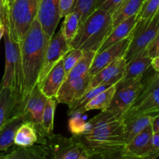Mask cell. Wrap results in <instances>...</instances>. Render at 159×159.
<instances>
[{
	"mask_svg": "<svg viewBox=\"0 0 159 159\" xmlns=\"http://www.w3.org/2000/svg\"><path fill=\"white\" fill-rule=\"evenodd\" d=\"M75 138L91 158L122 152L126 147L124 124L107 110H102L86 122L85 131Z\"/></svg>",
	"mask_w": 159,
	"mask_h": 159,
	"instance_id": "cell-1",
	"label": "cell"
},
{
	"mask_svg": "<svg viewBox=\"0 0 159 159\" xmlns=\"http://www.w3.org/2000/svg\"><path fill=\"white\" fill-rule=\"evenodd\" d=\"M50 40L51 38L43 32L37 18L20 40L23 72V99L16 114L20 113L26 97L37 85Z\"/></svg>",
	"mask_w": 159,
	"mask_h": 159,
	"instance_id": "cell-2",
	"label": "cell"
},
{
	"mask_svg": "<svg viewBox=\"0 0 159 159\" xmlns=\"http://www.w3.org/2000/svg\"><path fill=\"white\" fill-rule=\"evenodd\" d=\"M113 28L111 13L102 9H96L80 23L69 44L70 48L82 50L83 52H97Z\"/></svg>",
	"mask_w": 159,
	"mask_h": 159,
	"instance_id": "cell-3",
	"label": "cell"
},
{
	"mask_svg": "<svg viewBox=\"0 0 159 159\" xmlns=\"http://www.w3.org/2000/svg\"><path fill=\"white\" fill-rule=\"evenodd\" d=\"M3 22L5 24V33L3 37L5 43L6 64L4 75L0 82V89L8 87L13 90L16 97V106L13 115H16L21 105L23 99V72L20 57V41H16L12 38L9 31L6 13Z\"/></svg>",
	"mask_w": 159,
	"mask_h": 159,
	"instance_id": "cell-4",
	"label": "cell"
},
{
	"mask_svg": "<svg viewBox=\"0 0 159 159\" xmlns=\"http://www.w3.org/2000/svg\"><path fill=\"white\" fill-rule=\"evenodd\" d=\"M39 0H13L6 15L12 38L20 41L37 18Z\"/></svg>",
	"mask_w": 159,
	"mask_h": 159,
	"instance_id": "cell-5",
	"label": "cell"
},
{
	"mask_svg": "<svg viewBox=\"0 0 159 159\" xmlns=\"http://www.w3.org/2000/svg\"><path fill=\"white\" fill-rule=\"evenodd\" d=\"M150 113H159V73H155L142 83L132 105L123 116V124L134 118Z\"/></svg>",
	"mask_w": 159,
	"mask_h": 159,
	"instance_id": "cell-6",
	"label": "cell"
},
{
	"mask_svg": "<svg viewBox=\"0 0 159 159\" xmlns=\"http://www.w3.org/2000/svg\"><path fill=\"white\" fill-rule=\"evenodd\" d=\"M43 148L48 159H79L85 155L82 144L75 137L66 138L54 134L37 142Z\"/></svg>",
	"mask_w": 159,
	"mask_h": 159,
	"instance_id": "cell-7",
	"label": "cell"
},
{
	"mask_svg": "<svg viewBox=\"0 0 159 159\" xmlns=\"http://www.w3.org/2000/svg\"><path fill=\"white\" fill-rule=\"evenodd\" d=\"M142 78L143 76H139L135 79H121L117 82L115 85L114 94L107 111L121 120L141 90Z\"/></svg>",
	"mask_w": 159,
	"mask_h": 159,
	"instance_id": "cell-8",
	"label": "cell"
},
{
	"mask_svg": "<svg viewBox=\"0 0 159 159\" xmlns=\"http://www.w3.org/2000/svg\"><path fill=\"white\" fill-rule=\"evenodd\" d=\"M159 32V9L152 17L138 20L130 36L128 48L124 54L126 63L135 55L144 51Z\"/></svg>",
	"mask_w": 159,
	"mask_h": 159,
	"instance_id": "cell-9",
	"label": "cell"
},
{
	"mask_svg": "<svg viewBox=\"0 0 159 159\" xmlns=\"http://www.w3.org/2000/svg\"><path fill=\"white\" fill-rule=\"evenodd\" d=\"M48 97L42 93L40 86L36 85L23 102L18 114H21L26 122L34 124L39 138L43 137L42 116Z\"/></svg>",
	"mask_w": 159,
	"mask_h": 159,
	"instance_id": "cell-10",
	"label": "cell"
},
{
	"mask_svg": "<svg viewBox=\"0 0 159 159\" xmlns=\"http://www.w3.org/2000/svg\"><path fill=\"white\" fill-rule=\"evenodd\" d=\"M71 50L69 44L67 43L66 40L64 37L61 30H59L53 35L50 40L48 46L45 52L44 59L41 70L39 75L37 85H40L42 81L51 71V68L63 58L64 56Z\"/></svg>",
	"mask_w": 159,
	"mask_h": 159,
	"instance_id": "cell-11",
	"label": "cell"
},
{
	"mask_svg": "<svg viewBox=\"0 0 159 159\" xmlns=\"http://www.w3.org/2000/svg\"><path fill=\"white\" fill-rule=\"evenodd\" d=\"M61 19L60 0H39L37 20L51 39Z\"/></svg>",
	"mask_w": 159,
	"mask_h": 159,
	"instance_id": "cell-12",
	"label": "cell"
},
{
	"mask_svg": "<svg viewBox=\"0 0 159 159\" xmlns=\"http://www.w3.org/2000/svg\"><path fill=\"white\" fill-rule=\"evenodd\" d=\"M92 78L88 73L79 78L65 79L56 95V100L68 106L88 91Z\"/></svg>",
	"mask_w": 159,
	"mask_h": 159,
	"instance_id": "cell-13",
	"label": "cell"
},
{
	"mask_svg": "<svg viewBox=\"0 0 159 159\" xmlns=\"http://www.w3.org/2000/svg\"><path fill=\"white\" fill-rule=\"evenodd\" d=\"M130 36L115 43L114 45H112L111 47L104 50L102 52L96 53L89 71V74L92 76H94L102 68L114 61L116 59L124 57V54L130 44Z\"/></svg>",
	"mask_w": 159,
	"mask_h": 159,
	"instance_id": "cell-14",
	"label": "cell"
},
{
	"mask_svg": "<svg viewBox=\"0 0 159 159\" xmlns=\"http://www.w3.org/2000/svg\"><path fill=\"white\" fill-rule=\"evenodd\" d=\"M125 67L126 60L124 57L116 59L93 76L88 90L101 85H108L110 86L116 85L124 78Z\"/></svg>",
	"mask_w": 159,
	"mask_h": 159,
	"instance_id": "cell-15",
	"label": "cell"
},
{
	"mask_svg": "<svg viewBox=\"0 0 159 159\" xmlns=\"http://www.w3.org/2000/svg\"><path fill=\"white\" fill-rule=\"evenodd\" d=\"M66 79L63 60H60L48 73L41 83L38 85L42 93L48 98H55L59 89Z\"/></svg>",
	"mask_w": 159,
	"mask_h": 159,
	"instance_id": "cell-16",
	"label": "cell"
},
{
	"mask_svg": "<svg viewBox=\"0 0 159 159\" xmlns=\"http://www.w3.org/2000/svg\"><path fill=\"white\" fill-rule=\"evenodd\" d=\"M153 134L152 126L149 125L142 132L137 135L131 141L126 144L124 152L128 155L146 159L151 152Z\"/></svg>",
	"mask_w": 159,
	"mask_h": 159,
	"instance_id": "cell-17",
	"label": "cell"
},
{
	"mask_svg": "<svg viewBox=\"0 0 159 159\" xmlns=\"http://www.w3.org/2000/svg\"><path fill=\"white\" fill-rule=\"evenodd\" d=\"M137 22H138V15H135L127 19L117 26L113 27L107 38L102 43V46L96 53L102 52V51L107 49L112 45H114L115 43L130 37L136 26Z\"/></svg>",
	"mask_w": 159,
	"mask_h": 159,
	"instance_id": "cell-18",
	"label": "cell"
},
{
	"mask_svg": "<svg viewBox=\"0 0 159 159\" xmlns=\"http://www.w3.org/2000/svg\"><path fill=\"white\" fill-rule=\"evenodd\" d=\"M26 122L21 114L11 116L0 129V152H6L14 144V138L19 127Z\"/></svg>",
	"mask_w": 159,
	"mask_h": 159,
	"instance_id": "cell-19",
	"label": "cell"
},
{
	"mask_svg": "<svg viewBox=\"0 0 159 159\" xmlns=\"http://www.w3.org/2000/svg\"><path fill=\"white\" fill-rule=\"evenodd\" d=\"M152 58L148 54L146 49L132 57L126 63L124 75L122 79H135L143 76L144 73L151 67Z\"/></svg>",
	"mask_w": 159,
	"mask_h": 159,
	"instance_id": "cell-20",
	"label": "cell"
},
{
	"mask_svg": "<svg viewBox=\"0 0 159 159\" xmlns=\"http://www.w3.org/2000/svg\"><path fill=\"white\" fill-rule=\"evenodd\" d=\"M144 1L145 0H124L111 13L113 27L127 19L138 15Z\"/></svg>",
	"mask_w": 159,
	"mask_h": 159,
	"instance_id": "cell-21",
	"label": "cell"
},
{
	"mask_svg": "<svg viewBox=\"0 0 159 159\" xmlns=\"http://www.w3.org/2000/svg\"><path fill=\"white\" fill-rule=\"evenodd\" d=\"M158 113H150L142 115L124 124V137L126 144L131 141L135 137L142 132L146 127L151 125L152 119Z\"/></svg>",
	"mask_w": 159,
	"mask_h": 159,
	"instance_id": "cell-22",
	"label": "cell"
},
{
	"mask_svg": "<svg viewBox=\"0 0 159 159\" xmlns=\"http://www.w3.org/2000/svg\"><path fill=\"white\" fill-rule=\"evenodd\" d=\"M0 159H48L43 148L38 143L30 147L15 148L6 155H0Z\"/></svg>",
	"mask_w": 159,
	"mask_h": 159,
	"instance_id": "cell-23",
	"label": "cell"
},
{
	"mask_svg": "<svg viewBox=\"0 0 159 159\" xmlns=\"http://www.w3.org/2000/svg\"><path fill=\"white\" fill-rule=\"evenodd\" d=\"M15 93L10 88L0 89V129L13 116L15 109Z\"/></svg>",
	"mask_w": 159,
	"mask_h": 159,
	"instance_id": "cell-24",
	"label": "cell"
},
{
	"mask_svg": "<svg viewBox=\"0 0 159 159\" xmlns=\"http://www.w3.org/2000/svg\"><path fill=\"white\" fill-rule=\"evenodd\" d=\"M38 141V135L34 124L24 122L17 130L14 138V144L17 147H30Z\"/></svg>",
	"mask_w": 159,
	"mask_h": 159,
	"instance_id": "cell-25",
	"label": "cell"
},
{
	"mask_svg": "<svg viewBox=\"0 0 159 159\" xmlns=\"http://www.w3.org/2000/svg\"><path fill=\"white\" fill-rule=\"evenodd\" d=\"M55 98H48L43 109V116H42V130L43 137L38 140L43 138H48L54 134V118L56 108Z\"/></svg>",
	"mask_w": 159,
	"mask_h": 159,
	"instance_id": "cell-26",
	"label": "cell"
},
{
	"mask_svg": "<svg viewBox=\"0 0 159 159\" xmlns=\"http://www.w3.org/2000/svg\"><path fill=\"white\" fill-rule=\"evenodd\" d=\"M109 87H110V85H101L99 86L95 87V88L88 90L80 98L77 99L76 100L73 101L71 103H70L68 105V109H69L68 115L70 116V115L74 114V113L84 114L85 113L84 109H85V107L87 105V103L93 98H94L96 95L100 93L101 92L104 91V90L107 89Z\"/></svg>",
	"mask_w": 159,
	"mask_h": 159,
	"instance_id": "cell-27",
	"label": "cell"
},
{
	"mask_svg": "<svg viewBox=\"0 0 159 159\" xmlns=\"http://www.w3.org/2000/svg\"><path fill=\"white\" fill-rule=\"evenodd\" d=\"M115 89H116L115 85H111L107 89L96 95L85 107V109H84L85 113L93 110H107L112 102Z\"/></svg>",
	"mask_w": 159,
	"mask_h": 159,
	"instance_id": "cell-28",
	"label": "cell"
},
{
	"mask_svg": "<svg viewBox=\"0 0 159 159\" xmlns=\"http://www.w3.org/2000/svg\"><path fill=\"white\" fill-rule=\"evenodd\" d=\"M96 54V51H85V52L83 53L82 57H81L80 60L79 61V62H78V63L75 65V67H73V68H71V71L67 74L66 79H75V78H79L81 77V76L88 74Z\"/></svg>",
	"mask_w": 159,
	"mask_h": 159,
	"instance_id": "cell-29",
	"label": "cell"
},
{
	"mask_svg": "<svg viewBox=\"0 0 159 159\" xmlns=\"http://www.w3.org/2000/svg\"><path fill=\"white\" fill-rule=\"evenodd\" d=\"M79 25H80V16L75 11H71L65 16L61 30L68 44L71 43V40L75 36Z\"/></svg>",
	"mask_w": 159,
	"mask_h": 159,
	"instance_id": "cell-30",
	"label": "cell"
},
{
	"mask_svg": "<svg viewBox=\"0 0 159 159\" xmlns=\"http://www.w3.org/2000/svg\"><path fill=\"white\" fill-rule=\"evenodd\" d=\"M96 0H76L71 11L77 12L80 16V23H82L94 9Z\"/></svg>",
	"mask_w": 159,
	"mask_h": 159,
	"instance_id": "cell-31",
	"label": "cell"
},
{
	"mask_svg": "<svg viewBox=\"0 0 159 159\" xmlns=\"http://www.w3.org/2000/svg\"><path fill=\"white\" fill-rule=\"evenodd\" d=\"M81 113H74L70 115L68 120V129L74 137L82 134L85 129V117Z\"/></svg>",
	"mask_w": 159,
	"mask_h": 159,
	"instance_id": "cell-32",
	"label": "cell"
},
{
	"mask_svg": "<svg viewBox=\"0 0 159 159\" xmlns=\"http://www.w3.org/2000/svg\"><path fill=\"white\" fill-rule=\"evenodd\" d=\"M159 9V0H145L138 14V20H144L153 16Z\"/></svg>",
	"mask_w": 159,
	"mask_h": 159,
	"instance_id": "cell-33",
	"label": "cell"
},
{
	"mask_svg": "<svg viewBox=\"0 0 159 159\" xmlns=\"http://www.w3.org/2000/svg\"><path fill=\"white\" fill-rule=\"evenodd\" d=\"M83 51L79 49H71L65 56L63 57L64 68H65L66 75L71 70L73 67L79 62L81 57L83 55Z\"/></svg>",
	"mask_w": 159,
	"mask_h": 159,
	"instance_id": "cell-34",
	"label": "cell"
},
{
	"mask_svg": "<svg viewBox=\"0 0 159 159\" xmlns=\"http://www.w3.org/2000/svg\"><path fill=\"white\" fill-rule=\"evenodd\" d=\"M123 1L124 0H96L93 11L96 9H102L110 13H113Z\"/></svg>",
	"mask_w": 159,
	"mask_h": 159,
	"instance_id": "cell-35",
	"label": "cell"
},
{
	"mask_svg": "<svg viewBox=\"0 0 159 159\" xmlns=\"http://www.w3.org/2000/svg\"><path fill=\"white\" fill-rule=\"evenodd\" d=\"M148 54L151 58H154L156 56L159 55V32L158 33L155 38L149 43L146 48Z\"/></svg>",
	"mask_w": 159,
	"mask_h": 159,
	"instance_id": "cell-36",
	"label": "cell"
},
{
	"mask_svg": "<svg viewBox=\"0 0 159 159\" xmlns=\"http://www.w3.org/2000/svg\"><path fill=\"white\" fill-rule=\"evenodd\" d=\"M76 0H60V16L63 18L73 9Z\"/></svg>",
	"mask_w": 159,
	"mask_h": 159,
	"instance_id": "cell-37",
	"label": "cell"
},
{
	"mask_svg": "<svg viewBox=\"0 0 159 159\" xmlns=\"http://www.w3.org/2000/svg\"><path fill=\"white\" fill-rule=\"evenodd\" d=\"M98 159H145V158H141V157L134 156V155H128V154L122 152L113 154V155H108V156H106V157H103V158H100Z\"/></svg>",
	"mask_w": 159,
	"mask_h": 159,
	"instance_id": "cell-38",
	"label": "cell"
},
{
	"mask_svg": "<svg viewBox=\"0 0 159 159\" xmlns=\"http://www.w3.org/2000/svg\"><path fill=\"white\" fill-rule=\"evenodd\" d=\"M151 126H152L153 133L159 132V113L154 116L152 120V123H151Z\"/></svg>",
	"mask_w": 159,
	"mask_h": 159,
	"instance_id": "cell-39",
	"label": "cell"
},
{
	"mask_svg": "<svg viewBox=\"0 0 159 159\" xmlns=\"http://www.w3.org/2000/svg\"><path fill=\"white\" fill-rule=\"evenodd\" d=\"M151 66L153 68V69L155 70L156 72L159 73V55L156 56V57H155L154 58H152Z\"/></svg>",
	"mask_w": 159,
	"mask_h": 159,
	"instance_id": "cell-40",
	"label": "cell"
},
{
	"mask_svg": "<svg viewBox=\"0 0 159 159\" xmlns=\"http://www.w3.org/2000/svg\"><path fill=\"white\" fill-rule=\"evenodd\" d=\"M6 8L3 5L2 0H0V23L3 22L5 17V13H6Z\"/></svg>",
	"mask_w": 159,
	"mask_h": 159,
	"instance_id": "cell-41",
	"label": "cell"
},
{
	"mask_svg": "<svg viewBox=\"0 0 159 159\" xmlns=\"http://www.w3.org/2000/svg\"><path fill=\"white\" fill-rule=\"evenodd\" d=\"M5 33V24L4 22H1L0 23V40H1L2 37H3Z\"/></svg>",
	"mask_w": 159,
	"mask_h": 159,
	"instance_id": "cell-42",
	"label": "cell"
},
{
	"mask_svg": "<svg viewBox=\"0 0 159 159\" xmlns=\"http://www.w3.org/2000/svg\"><path fill=\"white\" fill-rule=\"evenodd\" d=\"M2 2L3 5L6 8L8 7V5H9V0H2Z\"/></svg>",
	"mask_w": 159,
	"mask_h": 159,
	"instance_id": "cell-43",
	"label": "cell"
},
{
	"mask_svg": "<svg viewBox=\"0 0 159 159\" xmlns=\"http://www.w3.org/2000/svg\"><path fill=\"white\" fill-rule=\"evenodd\" d=\"M79 159H92L91 158H90V157H89L88 155H86L85 154V155H82V157H81V158H79Z\"/></svg>",
	"mask_w": 159,
	"mask_h": 159,
	"instance_id": "cell-44",
	"label": "cell"
},
{
	"mask_svg": "<svg viewBox=\"0 0 159 159\" xmlns=\"http://www.w3.org/2000/svg\"><path fill=\"white\" fill-rule=\"evenodd\" d=\"M12 2H13V0H9V5H8V6H9V5Z\"/></svg>",
	"mask_w": 159,
	"mask_h": 159,
	"instance_id": "cell-45",
	"label": "cell"
}]
</instances>
